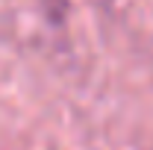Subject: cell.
<instances>
[{
  "label": "cell",
  "mask_w": 153,
  "mask_h": 150,
  "mask_svg": "<svg viewBox=\"0 0 153 150\" xmlns=\"http://www.w3.org/2000/svg\"><path fill=\"white\" fill-rule=\"evenodd\" d=\"M41 6H44V12H47V18L59 24V21L65 18V12H68V0H41Z\"/></svg>",
  "instance_id": "obj_1"
}]
</instances>
